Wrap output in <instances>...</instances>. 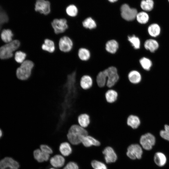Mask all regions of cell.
Here are the masks:
<instances>
[{
	"instance_id": "obj_1",
	"label": "cell",
	"mask_w": 169,
	"mask_h": 169,
	"mask_svg": "<svg viewBox=\"0 0 169 169\" xmlns=\"http://www.w3.org/2000/svg\"><path fill=\"white\" fill-rule=\"evenodd\" d=\"M88 135V132L85 128L78 124H75L69 128L67 135V138L68 142L70 144L77 145L81 144L83 138Z\"/></svg>"
},
{
	"instance_id": "obj_2",
	"label": "cell",
	"mask_w": 169,
	"mask_h": 169,
	"mask_svg": "<svg viewBox=\"0 0 169 169\" xmlns=\"http://www.w3.org/2000/svg\"><path fill=\"white\" fill-rule=\"evenodd\" d=\"M33 62L26 59L17 67L16 71L17 78L22 81L28 79L31 76L34 67Z\"/></svg>"
},
{
	"instance_id": "obj_3",
	"label": "cell",
	"mask_w": 169,
	"mask_h": 169,
	"mask_svg": "<svg viewBox=\"0 0 169 169\" xmlns=\"http://www.w3.org/2000/svg\"><path fill=\"white\" fill-rule=\"evenodd\" d=\"M21 45L20 41L15 39L0 47V59H6L12 57L13 52L19 49Z\"/></svg>"
},
{
	"instance_id": "obj_4",
	"label": "cell",
	"mask_w": 169,
	"mask_h": 169,
	"mask_svg": "<svg viewBox=\"0 0 169 169\" xmlns=\"http://www.w3.org/2000/svg\"><path fill=\"white\" fill-rule=\"evenodd\" d=\"M104 70L107 79L106 86L108 88H111L116 84L119 79L117 69L115 67L111 66Z\"/></svg>"
},
{
	"instance_id": "obj_5",
	"label": "cell",
	"mask_w": 169,
	"mask_h": 169,
	"mask_svg": "<svg viewBox=\"0 0 169 169\" xmlns=\"http://www.w3.org/2000/svg\"><path fill=\"white\" fill-rule=\"evenodd\" d=\"M54 33L57 35L64 33L68 28L67 19L65 18H55L51 22Z\"/></svg>"
},
{
	"instance_id": "obj_6",
	"label": "cell",
	"mask_w": 169,
	"mask_h": 169,
	"mask_svg": "<svg viewBox=\"0 0 169 169\" xmlns=\"http://www.w3.org/2000/svg\"><path fill=\"white\" fill-rule=\"evenodd\" d=\"M138 13L136 9L131 8L126 4L122 5L120 8V16L123 19L127 21L134 20Z\"/></svg>"
},
{
	"instance_id": "obj_7",
	"label": "cell",
	"mask_w": 169,
	"mask_h": 169,
	"mask_svg": "<svg viewBox=\"0 0 169 169\" xmlns=\"http://www.w3.org/2000/svg\"><path fill=\"white\" fill-rule=\"evenodd\" d=\"M139 142L143 148L146 150H150L155 145L156 139L152 134L147 133L141 136Z\"/></svg>"
},
{
	"instance_id": "obj_8",
	"label": "cell",
	"mask_w": 169,
	"mask_h": 169,
	"mask_svg": "<svg viewBox=\"0 0 169 169\" xmlns=\"http://www.w3.org/2000/svg\"><path fill=\"white\" fill-rule=\"evenodd\" d=\"M74 44L72 40L69 36L64 35L59 39L58 43L59 49L62 52L68 53L72 49Z\"/></svg>"
},
{
	"instance_id": "obj_9",
	"label": "cell",
	"mask_w": 169,
	"mask_h": 169,
	"mask_svg": "<svg viewBox=\"0 0 169 169\" xmlns=\"http://www.w3.org/2000/svg\"><path fill=\"white\" fill-rule=\"evenodd\" d=\"M143 151L141 146L138 144H133L127 148L126 154L131 159L135 160L141 158Z\"/></svg>"
},
{
	"instance_id": "obj_10",
	"label": "cell",
	"mask_w": 169,
	"mask_h": 169,
	"mask_svg": "<svg viewBox=\"0 0 169 169\" xmlns=\"http://www.w3.org/2000/svg\"><path fill=\"white\" fill-rule=\"evenodd\" d=\"M35 10L45 16L49 15L50 12V3L45 0H36L35 5Z\"/></svg>"
},
{
	"instance_id": "obj_11",
	"label": "cell",
	"mask_w": 169,
	"mask_h": 169,
	"mask_svg": "<svg viewBox=\"0 0 169 169\" xmlns=\"http://www.w3.org/2000/svg\"><path fill=\"white\" fill-rule=\"evenodd\" d=\"M18 162L11 157H5L0 161V169H19Z\"/></svg>"
},
{
	"instance_id": "obj_12",
	"label": "cell",
	"mask_w": 169,
	"mask_h": 169,
	"mask_svg": "<svg viewBox=\"0 0 169 169\" xmlns=\"http://www.w3.org/2000/svg\"><path fill=\"white\" fill-rule=\"evenodd\" d=\"M107 163L114 162L117 159V155L113 149L110 146L106 147L103 151Z\"/></svg>"
},
{
	"instance_id": "obj_13",
	"label": "cell",
	"mask_w": 169,
	"mask_h": 169,
	"mask_svg": "<svg viewBox=\"0 0 169 169\" xmlns=\"http://www.w3.org/2000/svg\"><path fill=\"white\" fill-rule=\"evenodd\" d=\"M81 143L85 147H90L92 146H99L101 144L99 141L89 135L83 138Z\"/></svg>"
},
{
	"instance_id": "obj_14",
	"label": "cell",
	"mask_w": 169,
	"mask_h": 169,
	"mask_svg": "<svg viewBox=\"0 0 169 169\" xmlns=\"http://www.w3.org/2000/svg\"><path fill=\"white\" fill-rule=\"evenodd\" d=\"M126 123L128 126L133 129H137L141 124L140 118L135 115H131L127 118Z\"/></svg>"
},
{
	"instance_id": "obj_15",
	"label": "cell",
	"mask_w": 169,
	"mask_h": 169,
	"mask_svg": "<svg viewBox=\"0 0 169 169\" xmlns=\"http://www.w3.org/2000/svg\"><path fill=\"white\" fill-rule=\"evenodd\" d=\"M79 84L81 87L83 89L87 90L92 87L93 84V80L90 76L85 75L81 78Z\"/></svg>"
},
{
	"instance_id": "obj_16",
	"label": "cell",
	"mask_w": 169,
	"mask_h": 169,
	"mask_svg": "<svg viewBox=\"0 0 169 169\" xmlns=\"http://www.w3.org/2000/svg\"><path fill=\"white\" fill-rule=\"evenodd\" d=\"M128 78L131 83L136 84H139L141 81L142 76L139 71L133 70L129 72L128 75Z\"/></svg>"
},
{
	"instance_id": "obj_17",
	"label": "cell",
	"mask_w": 169,
	"mask_h": 169,
	"mask_svg": "<svg viewBox=\"0 0 169 169\" xmlns=\"http://www.w3.org/2000/svg\"><path fill=\"white\" fill-rule=\"evenodd\" d=\"M42 50L49 53H53L56 49V46L54 42L49 38L45 39L41 45Z\"/></svg>"
},
{
	"instance_id": "obj_18",
	"label": "cell",
	"mask_w": 169,
	"mask_h": 169,
	"mask_svg": "<svg viewBox=\"0 0 169 169\" xmlns=\"http://www.w3.org/2000/svg\"><path fill=\"white\" fill-rule=\"evenodd\" d=\"M119 48V44L115 40L112 39L107 41L105 44V49L109 53L115 54Z\"/></svg>"
},
{
	"instance_id": "obj_19",
	"label": "cell",
	"mask_w": 169,
	"mask_h": 169,
	"mask_svg": "<svg viewBox=\"0 0 169 169\" xmlns=\"http://www.w3.org/2000/svg\"><path fill=\"white\" fill-rule=\"evenodd\" d=\"M118 96L117 92L112 88H109L105 94L106 101L109 103L112 104L116 101Z\"/></svg>"
},
{
	"instance_id": "obj_20",
	"label": "cell",
	"mask_w": 169,
	"mask_h": 169,
	"mask_svg": "<svg viewBox=\"0 0 169 169\" xmlns=\"http://www.w3.org/2000/svg\"><path fill=\"white\" fill-rule=\"evenodd\" d=\"M65 160L64 157L60 155H56L51 158L50 162L51 165L55 168H59L64 164Z\"/></svg>"
},
{
	"instance_id": "obj_21",
	"label": "cell",
	"mask_w": 169,
	"mask_h": 169,
	"mask_svg": "<svg viewBox=\"0 0 169 169\" xmlns=\"http://www.w3.org/2000/svg\"><path fill=\"white\" fill-rule=\"evenodd\" d=\"M34 158L38 162L47 161L49 159L50 155L42 151L40 149L35 150L33 152Z\"/></svg>"
},
{
	"instance_id": "obj_22",
	"label": "cell",
	"mask_w": 169,
	"mask_h": 169,
	"mask_svg": "<svg viewBox=\"0 0 169 169\" xmlns=\"http://www.w3.org/2000/svg\"><path fill=\"white\" fill-rule=\"evenodd\" d=\"M78 125L81 127L86 128L89 125L90 122L89 115L86 113L80 115L78 118Z\"/></svg>"
},
{
	"instance_id": "obj_23",
	"label": "cell",
	"mask_w": 169,
	"mask_h": 169,
	"mask_svg": "<svg viewBox=\"0 0 169 169\" xmlns=\"http://www.w3.org/2000/svg\"><path fill=\"white\" fill-rule=\"evenodd\" d=\"M70 144L68 141H64L60 144L59 151L63 156H68L71 153L72 148Z\"/></svg>"
},
{
	"instance_id": "obj_24",
	"label": "cell",
	"mask_w": 169,
	"mask_h": 169,
	"mask_svg": "<svg viewBox=\"0 0 169 169\" xmlns=\"http://www.w3.org/2000/svg\"><path fill=\"white\" fill-rule=\"evenodd\" d=\"M14 34L10 29H4L3 30L1 34L2 40L5 43H8L12 41Z\"/></svg>"
},
{
	"instance_id": "obj_25",
	"label": "cell",
	"mask_w": 169,
	"mask_h": 169,
	"mask_svg": "<svg viewBox=\"0 0 169 169\" xmlns=\"http://www.w3.org/2000/svg\"><path fill=\"white\" fill-rule=\"evenodd\" d=\"M82 24L84 28L90 30L95 28L97 26L95 21L91 17L85 18L83 21Z\"/></svg>"
},
{
	"instance_id": "obj_26",
	"label": "cell",
	"mask_w": 169,
	"mask_h": 169,
	"mask_svg": "<svg viewBox=\"0 0 169 169\" xmlns=\"http://www.w3.org/2000/svg\"><path fill=\"white\" fill-rule=\"evenodd\" d=\"M144 46L146 50L153 52L158 48L159 44L156 41L153 39H148L144 42Z\"/></svg>"
},
{
	"instance_id": "obj_27",
	"label": "cell",
	"mask_w": 169,
	"mask_h": 169,
	"mask_svg": "<svg viewBox=\"0 0 169 169\" xmlns=\"http://www.w3.org/2000/svg\"><path fill=\"white\" fill-rule=\"evenodd\" d=\"M154 160L156 165L159 166H162L165 164L166 161V158L162 153L157 152L154 155Z\"/></svg>"
},
{
	"instance_id": "obj_28",
	"label": "cell",
	"mask_w": 169,
	"mask_h": 169,
	"mask_svg": "<svg viewBox=\"0 0 169 169\" xmlns=\"http://www.w3.org/2000/svg\"><path fill=\"white\" fill-rule=\"evenodd\" d=\"M78 55L79 59L81 61H86L89 60L91 56V53L88 49L85 48H81L78 51Z\"/></svg>"
},
{
	"instance_id": "obj_29",
	"label": "cell",
	"mask_w": 169,
	"mask_h": 169,
	"mask_svg": "<svg viewBox=\"0 0 169 169\" xmlns=\"http://www.w3.org/2000/svg\"><path fill=\"white\" fill-rule=\"evenodd\" d=\"M107 77L104 70L99 73L96 77V82L98 86L102 88L106 85Z\"/></svg>"
},
{
	"instance_id": "obj_30",
	"label": "cell",
	"mask_w": 169,
	"mask_h": 169,
	"mask_svg": "<svg viewBox=\"0 0 169 169\" xmlns=\"http://www.w3.org/2000/svg\"><path fill=\"white\" fill-rule=\"evenodd\" d=\"M127 39L133 48L135 49H139L141 47V41L140 38L135 34L128 35Z\"/></svg>"
},
{
	"instance_id": "obj_31",
	"label": "cell",
	"mask_w": 169,
	"mask_h": 169,
	"mask_svg": "<svg viewBox=\"0 0 169 169\" xmlns=\"http://www.w3.org/2000/svg\"><path fill=\"white\" fill-rule=\"evenodd\" d=\"M27 54L24 52L18 50L14 54V59L15 62L20 64L26 59Z\"/></svg>"
},
{
	"instance_id": "obj_32",
	"label": "cell",
	"mask_w": 169,
	"mask_h": 169,
	"mask_svg": "<svg viewBox=\"0 0 169 169\" xmlns=\"http://www.w3.org/2000/svg\"><path fill=\"white\" fill-rule=\"evenodd\" d=\"M160 30L159 26L156 23L151 24L148 28L149 34L153 37H156L159 35L160 33Z\"/></svg>"
},
{
	"instance_id": "obj_33",
	"label": "cell",
	"mask_w": 169,
	"mask_h": 169,
	"mask_svg": "<svg viewBox=\"0 0 169 169\" xmlns=\"http://www.w3.org/2000/svg\"><path fill=\"white\" fill-rule=\"evenodd\" d=\"M136 19L139 23L141 24H145L148 22L149 16L146 12H141L137 13Z\"/></svg>"
},
{
	"instance_id": "obj_34",
	"label": "cell",
	"mask_w": 169,
	"mask_h": 169,
	"mask_svg": "<svg viewBox=\"0 0 169 169\" xmlns=\"http://www.w3.org/2000/svg\"><path fill=\"white\" fill-rule=\"evenodd\" d=\"M154 4L153 0H142L141 2L140 6L144 11H149L153 8Z\"/></svg>"
},
{
	"instance_id": "obj_35",
	"label": "cell",
	"mask_w": 169,
	"mask_h": 169,
	"mask_svg": "<svg viewBox=\"0 0 169 169\" xmlns=\"http://www.w3.org/2000/svg\"><path fill=\"white\" fill-rule=\"evenodd\" d=\"M139 62L141 67L146 70H149L152 66L151 61L145 57L141 58L139 59Z\"/></svg>"
},
{
	"instance_id": "obj_36",
	"label": "cell",
	"mask_w": 169,
	"mask_h": 169,
	"mask_svg": "<svg viewBox=\"0 0 169 169\" xmlns=\"http://www.w3.org/2000/svg\"><path fill=\"white\" fill-rule=\"evenodd\" d=\"M67 14L69 17L74 18L76 17L78 13V10L76 7L74 5H70L68 6L66 9Z\"/></svg>"
},
{
	"instance_id": "obj_37",
	"label": "cell",
	"mask_w": 169,
	"mask_h": 169,
	"mask_svg": "<svg viewBox=\"0 0 169 169\" xmlns=\"http://www.w3.org/2000/svg\"><path fill=\"white\" fill-rule=\"evenodd\" d=\"M94 169H107L106 166L103 163L97 160H93L91 163Z\"/></svg>"
},
{
	"instance_id": "obj_38",
	"label": "cell",
	"mask_w": 169,
	"mask_h": 169,
	"mask_svg": "<svg viewBox=\"0 0 169 169\" xmlns=\"http://www.w3.org/2000/svg\"><path fill=\"white\" fill-rule=\"evenodd\" d=\"M160 134L162 138L169 141V125H165L164 130L161 131Z\"/></svg>"
},
{
	"instance_id": "obj_39",
	"label": "cell",
	"mask_w": 169,
	"mask_h": 169,
	"mask_svg": "<svg viewBox=\"0 0 169 169\" xmlns=\"http://www.w3.org/2000/svg\"><path fill=\"white\" fill-rule=\"evenodd\" d=\"M9 20L8 16L6 13L3 10L0 13V23L3 25L7 23Z\"/></svg>"
},
{
	"instance_id": "obj_40",
	"label": "cell",
	"mask_w": 169,
	"mask_h": 169,
	"mask_svg": "<svg viewBox=\"0 0 169 169\" xmlns=\"http://www.w3.org/2000/svg\"><path fill=\"white\" fill-rule=\"evenodd\" d=\"M40 149L42 151L49 155L52 154L53 152V150L51 147L45 144L40 145Z\"/></svg>"
},
{
	"instance_id": "obj_41",
	"label": "cell",
	"mask_w": 169,
	"mask_h": 169,
	"mask_svg": "<svg viewBox=\"0 0 169 169\" xmlns=\"http://www.w3.org/2000/svg\"><path fill=\"white\" fill-rule=\"evenodd\" d=\"M63 169H79V168L76 163L70 161L67 164Z\"/></svg>"
},
{
	"instance_id": "obj_42",
	"label": "cell",
	"mask_w": 169,
	"mask_h": 169,
	"mask_svg": "<svg viewBox=\"0 0 169 169\" xmlns=\"http://www.w3.org/2000/svg\"><path fill=\"white\" fill-rule=\"evenodd\" d=\"M3 135V132L0 129V138L2 137Z\"/></svg>"
},
{
	"instance_id": "obj_43",
	"label": "cell",
	"mask_w": 169,
	"mask_h": 169,
	"mask_svg": "<svg viewBox=\"0 0 169 169\" xmlns=\"http://www.w3.org/2000/svg\"><path fill=\"white\" fill-rule=\"evenodd\" d=\"M111 3H114L116 2L117 0H108Z\"/></svg>"
},
{
	"instance_id": "obj_44",
	"label": "cell",
	"mask_w": 169,
	"mask_h": 169,
	"mask_svg": "<svg viewBox=\"0 0 169 169\" xmlns=\"http://www.w3.org/2000/svg\"><path fill=\"white\" fill-rule=\"evenodd\" d=\"M3 10L1 6H0V13Z\"/></svg>"
},
{
	"instance_id": "obj_45",
	"label": "cell",
	"mask_w": 169,
	"mask_h": 169,
	"mask_svg": "<svg viewBox=\"0 0 169 169\" xmlns=\"http://www.w3.org/2000/svg\"><path fill=\"white\" fill-rule=\"evenodd\" d=\"M2 25L1 24V23H0V31L1 29V28H2Z\"/></svg>"
},
{
	"instance_id": "obj_46",
	"label": "cell",
	"mask_w": 169,
	"mask_h": 169,
	"mask_svg": "<svg viewBox=\"0 0 169 169\" xmlns=\"http://www.w3.org/2000/svg\"><path fill=\"white\" fill-rule=\"evenodd\" d=\"M49 169H55V168H50Z\"/></svg>"
},
{
	"instance_id": "obj_47",
	"label": "cell",
	"mask_w": 169,
	"mask_h": 169,
	"mask_svg": "<svg viewBox=\"0 0 169 169\" xmlns=\"http://www.w3.org/2000/svg\"><path fill=\"white\" fill-rule=\"evenodd\" d=\"M168 0L169 2V0Z\"/></svg>"
}]
</instances>
